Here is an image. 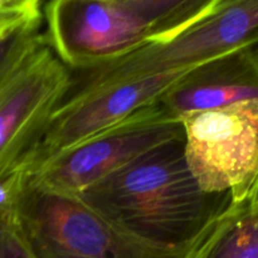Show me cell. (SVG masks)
Listing matches in <instances>:
<instances>
[{"mask_svg": "<svg viewBox=\"0 0 258 258\" xmlns=\"http://www.w3.org/2000/svg\"><path fill=\"white\" fill-rule=\"evenodd\" d=\"M0 258H37L25 241L15 217L0 219Z\"/></svg>", "mask_w": 258, "mask_h": 258, "instance_id": "4fadbf2b", "label": "cell"}, {"mask_svg": "<svg viewBox=\"0 0 258 258\" xmlns=\"http://www.w3.org/2000/svg\"><path fill=\"white\" fill-rule=\"evenodd\" d=\"M251 100H258V60L253 47H244L197 66L159 102L180 121L188 113Z\"/></svg>", "mask_w": 258, "mask_h": 258, "instance_id": "9c48e42d", "label": "cell"}, {"mask_svg": "<svg viewBox=\"0 0 258 258\" xmlns=\"http://www.w3.org/2000/svg\"><path fill=\"white\" fill-rule=\"evenodd\" d=\"M35 169V154L0 174V219L13 218Z\"/></svg>", "mask_w": 258, "mask_h": 258, "instance_id": "7c38bea8", "label": "cell"}, {"mask_svg": "<svg viewBox=\"0 0 258 258\" xmlns=\"http://www.w3.org/2000/svg\"><path fill=\"white\" fill-rule=\"evenodd\" d=\"M43 39V27L0 32V91Z\"/></svg>", "mask_w": 258, "mask_h": 258, "instance_id": "8fae6325", "label": "cell"}, {"mask_svg": "<svg viewBox=\"0 0 258 258\" xmlns=\"http://www.w3.org/2000/svg\"><path fill=\"white\" fill-rule=\"evenodd\" d=\"M77 198L133 236L165 247L193 241L233 206L229 193L209 194L198 185L184 138L156 146Z\"/></svg>", "mask_w": 258, "mask_h": 258, "instance_id": "6da1fadb", "label": "cell"}, {"mask_svg": "<svg viewBox=\"0 0 258 258\" xmlns=\"http://www.w3.org/2000/svg\"><path fill=\"white\" fill-rule=\"evenodd\" d=\"M201 258H258V209L248 201L233 204Z\"/></svg>", "mask_w": 258, "mask_h": 258, "instance_id": "30bf717a", "label": "cell"}, {"mask_svg": "<svg viewBox=\"0 0 258 258\" xmlns=\"http://www.w3.org/2000/svg\"><path fill=\"white\" fill-rule=\"evenodd\" d=\"M223 216L186 244L158 246L121 229L77 197L50 193L30 180L14 217L37 258H201Z\"/></svg>", "mask_w": 258, "mask_h": 258, "instance_id": "3957f363", "label": "cell"}, {"mask_svg": "<svg viewBox=\"0 0 258 258\" xmlns=\"http://www.w3.org/2000/svg\"><path fill=\"white\" fill-rule=\"evenodd\" d=\"M216 0H52L43 5L48 45L70 71L85 70L171 37Z\"/></svg>", "mask_w": 258, "mask_h": 258, "instance_id": "7a4b0ae2", "label": "cell"}, {"mask_svg": "<svg viewBox=\"0 0 258 258\" xmlns=\"http://www.w3.org/2000/svg\"><path fill=\"white\" fill-rule=\"evenodd\" d=\"M253 52H254V55H256L257 60H258V45H256V47H253Z\"/></svg>", "mask_w": 258, "mask_h": 258, "instance_id": "9a60e30c", "label": "cell"}, {"mask_svg": "<svg viewBox=\"0 0 258 258\" xmlns=\"http://www.w3.org/2000/svg\"><path fill=\"white\" fill-rule=\"evenodd\" d=\"M70 82L44 37L0 91V174L34 155Z\"/></svg>", "mask_w": 258, "mask_h": 258, "instance_id": "52a82bcc", "label": "cell"}, {"mask_svg": "<svg viewBox=\"0 0 258 258\" xmlns=\"http://www.w3.org/2000/svg\"><path fill=\"white\" fill-rule=\"evenodd\" d=\"M193 68L122 81L63 101L35 149V166L110 127L134 111L159 102Z\"/></svg>", "mask_w": 258, "mask_h": 258, "instance_id": "ba28073f", "label": "cell"}, {"mask_svg": "<svg viewBox=\"0 0 258 258\" xmlns=\"http://www.w3.org/2000/svg\"><path fill=\"white\" fill-rule=\"evenodd\" d=\"M256 45L258 0H216L204 17L171 37L101 64L71 71L63 101L122 81L197 67L219 55Z\"/></svg>", "mask_w": 258, "mask_h": 258, "instance_id": "277c9868", "label": "cell"}, {"mask_svg": "<svg viewBox=\"0 0 258 258\" xmlns=\"http://www.w3.org/2000/svg\"><path fill=\"white\" fill-rule=\"evenodd\" d=\"M179 138H184L180 121L169 115L160 102L153 103L40 161L32 183L50 193L78 197L139 156Z\"/></svg>", "mask_w": 258, "mask_h": 258, "instance_id": "5b68a950", "label": "cell"}, {"mask_svg": "<svg viewBox=\"0 0 258 258\" xmlns=\"http://www.w3.org/2000/svg\"><path fill=\"white\" fill-rule=\"evenodd\" d=\"M247 201H248L249 206H251L252 208L258 209V178H257L256 183H254L253 189H252L251 194H249V197Z\"/></svg>", "mask_w": 258, "mask_h": 258, "instance_id": "5bb4252c", "label": "cell"}, {"mask_svg": "<svg viewBox=\"0 0 258 258\" xmlns=\"http://www.w3.org/2000/svg\"><path fill=\"white\" fill-rule=\"evenodd\" d=\"M188 168L206 193L246 202L258 178V100L180 118Z\"/></svg>", "mask_w": 258, "mask_h": 258, "instance_id": "8992f818", "label": "cell"}]
</instances>
